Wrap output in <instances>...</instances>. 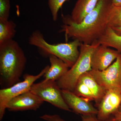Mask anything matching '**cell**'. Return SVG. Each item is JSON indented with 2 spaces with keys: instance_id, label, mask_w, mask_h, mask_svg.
I'll return each mask as SVG.
<instances>
[{
  "instance_id": "2e32d148",
  "label": "cell",
  "mask_w": 121,
  "mask_h": 121,
  "mask_svg": "<svg viewBox=\"0 0 121 121\" xmlns=\"http://www.w3.org/2000/svg\"><path fill=\"white\" fill-rule=\"evenodd\" d=\"M16 25L12 20L0 21V44L13 39L16 33Z\"/></svg>"
},
{
  "instance_id": "7402d4cb",
  "label": "cell",
  "mask_w": 121,
  "mask_h": 121,
  "mask_svg": "<svg viewBox=\"0 0 121 121\" xmlns=\"http://www.w3.org/2000/svg\"><path fill=\"white\" fill-rule=\"evenodd\" d=\"M95 115H82V121H99Z\"/></svg>"
},
{
  "instance_id": "8992f818",
  "label": "cell",
  "mask_w": 121,
  "mask_h": 121,
  "mask_svg": "<svg viewBox=\"0 0 121 121\" xmlns=\"http://www.w3.org/2000/svg\"><path fill=\"white\" fill-rule=\"evenodd\" d=\"M30 91L44 102H47L62 110L71 111L63 97L62 90L55 81L43 80L34 83Z\"/></svg>"
},
{
  "instance_id": "d6986e66",
  "label": "cell",
  "mask_w": 121,
  "mask_h": 121,
  "mask_svg": "<svg viewBox=\"0 0 121 121\" xmlns=\"http://www.w3.org/2000/svg\"><path fill=\"white\" fill-rule=\"evenodd\" d=\"M69 0H48V5L52 20L56 21L58 19L60 9L66 1Z\"/></svg>"
},
{
  "instance_id": "9c48e42d",
  "label": "cell",
  "mask_w": 121,
  "mask_h": 121,
  "mask_svg": "<svg viewBox=\"0 0 121 121\" xmlns=\"http://www.w3.org/2000/svg\"><path fill=\"white\" fill-rule=\"evenodd\" d=\"M62 93L66 103L75 113L82 115L97 114L98 109L90 101L78 96L73 91L62 90Z\"/></svg>"
},
{
  "instance_id": "7c38bea8",
  "label": "cell",
  "mask_w": 121,
  "mask_h": 121,
  "mask_svg": "<svg viewBox=\"0 0 121 121\" xmlns=\"http://www.w3.org/2000/svg\"><path fill=\"white\" fill-rule=\"evenodd\" d=\"M49 57L50 66L43 75L45 80L56 82L62 78L69 70V67L62 60L54 56Z\"/></svg>"
},
{
  "instance_id": "6da1fadb",
  "label": "cell",
  "mask_w": 121,
  "mask_h": 121,
  "mask_svg": "<svg viewBox=\"0 0 121 121\" xmlns=\"http://www.w3.org/2000/svg\"><path fill=\"white\" fill-rule=\"evenodd\" d=\"M111 0H99L95 8L86 16L82 22L77 24L69 16H63L64 24L60 32L66 39L78 40L82 43L92 44L97 41L108 27V19Z\"/></svg>"
},
{
  "instance_id": "4316f807",
  "label": "cell",
  "mask_w": 121,
  "mask_h": 121,
  "mask_svg": "<svg viewBox=\"0 0 121 121\" xmlns=\"http://www.w3.org/2000/svg\"><path fill=\"white\" fill-rule=\"evenodd\" d=\"M117 111H119V112H121V104L120 105V106H119Z\"/></svg>"
},
{
  "instance_id": "ba28073f",
  "label": "cell",
  "mask_w": 121,
  "mask_h": 121,
  "mask_svg": "<svg viewBox=\"0 0 121 121\" xmlns=\"http://www.w3.org/2000/svg\"><path fill=\"white\" fill-rule=\"evenodd\" d=\"M121 104V91L109 90L98 105L97 117L99 121H104L110 117L118 109Z\"/></svg>"
},
{
  "instance_id": "30bf717a",
  "label": "cell",
  "mask_w": 121,
  "mask_h": 121,
  "mask_svg": "<svg viewBox=\"0 0 121 121\" xmlns=\"http://www.w3.org/2000/svg\"><path fill=\"white\" fill-rule=\"evenodd\" d=\"M44 101L30 91L13 98L9 102L7 109L9 111L36 110Z\"/></svg>"
},
{
  "instance_id": "ffe728a7",
  "label": "cell",
  "mask_w": 121,
  "mask_h": 121,
  "mask_svg": "<svg viewBox=\"0 0 121 121\" xmlns=\"http://www.w3.org/2000/svg\"><path fill=\"white\" fill-rule=\"evenodd\" d=\"M10 9L9 0H0V21L9 20Z\"/></svg>"
},
{
  "instance_id": "7a4b0ae2",
  "label": "cell",
  "mask_w": 121,
  "mask_h": 121,
  "mask_svg": "<svg viewBox=\"0 0 121 121\" xmlns=\"http://www.w3.org/2000/svg\"><path fill=\"white\" fill-rule=\"evenodd\" d=\"M27 58L23 51L13 39L0 44V84L4 88L19 82Z\"/></svg>"
},
{
  "instance_id": "d4e9b609",
  "label": "cell",
  "mask_w": 121,
  "mask_h": 121,
  "mask_svg": "<svg viewBox=\"0 0 121 121\" xmlns=\"http://www.w3.org/2000/svg\"><path fill=\"white\" fill-rule=\"evenodd\" d=\"M118 34L121 35V27H117L112 28Z\"/></svg>"
},
{
  "instance_id": "f1b7e54d",
  "label": "cell",
  "mask_w": 121,
  "mask_h": 121,
  "mask_svg": "<svg viewBox=\"0 0 121 121\" xmlns=\"http://www.w3.org/2000/svg\"></svg>"
},
{
  "instance_id": "5b68a950",
  "label": "cell",
  "mask_w": 121,
  "mask_h": 121,
  "mask_svg": "<svg viewBox=\"0 0 121 121\" xmlns=\"http://www.w3.org/2000/svg\"><path fill=\"white\" fill-rule=\"evenodd\" d=\"M47 66L36 75L26 74L24 76V80L13 86L0 90V120H2L9 101L13 98L30 91L33 84L42 76H43L49 69Z\"/></svg>"
},
{
  "instance_id": "484cf974",
  "label": "cell",
  "mask_w": 121,
  "mask_h": 121,
  "mask_svg": "<svg viewBox=\"0 0 121 121\" xmlns=\"http://www.w3.org/2000/svg\"><path fill=\"white\" fill-rule=\"evenodd\" d=\"M113 121L111 119V117L110 118H108V119H106V120H104V121Z\"/></svg>"
},
{
  "instance_id": "44dd1931",
  "label": "cell",
  "mask_w": 121,
  "mask_h": 121,
  "mask_svg": "<svg viewBox=\"0 0 121 121\" xmlns=\"http://www.w3.org/2000/svg\"><path fill=\"white\" fill-rule=\"evenodd\" d=\"M40 118L46 121H66L57 114H44L41 116Z\"/></svg>"
},
{
  "instance_id": "52a82bcc",
  "label": "cell",
  "mask_w": 121,
  "mask_h": 121,
  "mask_svg": "<svg viewBox=\"0 0 121 121\" xmlns=\"http://www.w3.org/2000/svg\"><path fill=\"white\" fill-rule=\"evenodd\" d=\"M89 72L106 91H121V54L105 70L99 71L92 69Z\"/></svg>"
},
{
  "instance_id": "3957f363",
  "label": "cell",
  "mask_w": 121,
  "mask_h": 121,
  "mask_svg": "<svg viewBox=\"0 0 121 121\" xmlns=\"http://www.w3.org/2000/svg\"><path fill=\"white\" fill-rule=\"evenodd\" d=\"M29 43L37 47L45 55L54 56L62 60L71 68L77 60L80 51L79 48L82 43L78 40L69 43L51 44L46 41L42 32L39 30L34 31L29 36Z\"/></svg>"
},
{
  "instance_id": "4fadbf2b",
  "label": "cell",
  "mask_w": 121,
  "mask_h": 121,
  "mask_svg": "<svg viewBox=\"0 0 121 121\" xmlns=\"http://www.w3.org/2000/svg\"><path fill=\"white\" fill-rule=\"evenodd\" d=\"M99 0H78L69 16L72 21L79 24L95 8Z\"/></svg>"
},
{
  "instance_id": "cb8c5ba5",
  "label": "cell",
  "mask_w": 121,
  "mask_h": 121,
  "mask_svg": "<svg viewBox=\"0 0 121 121\" xmlns=\"http://www.w3.org/2000/svg\"><path fill=\"white\" fill-rule=\"evenodd\" d=\"M112 5L114 7L121 6V0H111Z\"/></svg>"
},
{
  "instance_id": "9a60e30c",
  "label": "cell",
  "mask_w": 121,
  "mask_h": 121,
  "mask_svg": "<svg viewBox=\"0 0 121 121\" xmlns=\"http://www.w3.org/2000/svg\"><path fill=\"white\" fill-rule=\"evenodd\" d=\"M97 42L100 44L114 48L121 53V35L118 34L110 27L107 28Z\"/></svg>"
},
{
  "instance_id": "ac0fdd59",
  "label": "cell",
  "mask_w": 121,
  "mask_h": 121,
  "mask_svg": "<svg viewBox=\"0 0 121 121\" xmlns=\"http://www.w3.org/2000/svg\"><path fill=\"white\" fill-rule=\"evenodd\" d=\"M108 27L112 28L121 27V6H112L109 15Z\"/></svg>"
},
{
  "instance_id": "83f0119b",
  "label": "cell",
  "mask_w": 121,
  "mask_h": 121,
  "mask_svg": "<svg viewBox=\"0 0 121 121\" xmlns=\"http://www.w3.org/2000/svg\"></svg>"
},
{
  "instance_id": "5bb4252c",
  "label": "cell",
  "mask_w": 121,
  "mask_h": 121,
  "mask_svg": "<svg viewBox=\"0 0 121 121\" xmlns=\"http://www.w3.org/2000/svg\"><path fill=\"white\" fill-rule=\"evenodd\" d=\"M78 80L82 81L88 87L94 97L95 101L98 105L104 97L106 91L97 82L89 72L83 74Z\"/></svg>"
},
{
  "instance_id": "277c9868",
  "label": "cell",
  "mask_w": 121,
  "mask_h": 121,
  "mask_svg": "<svg viewBox=\"0 0 121 121\" xmlns=\"http://www.w3.org/2000/svg\"><path fill=\"white\" fill-rule=\"evenodd\" d=\"M99 45L97 41L91 44L82 43L80 54L76 62L63 76L56 81L61 90L73 91L80 77L92 70L91 58L95 50Z\"/></svg>"
},
{
  "instance_id": "e0dca14e",
  "label": "cell",
  "mask_w": 121,
  "mask_h": 121,
  "mask_svg": "<svg viewBox=\"0 0 121 121\" xmlns=\"http://www.w3.org/2000/svg\"><path fill=\"white\" fill-rule=\"evenodd\" d=\"M73 92L78 96L90 101H95L94 97L88 87L80 80H78Z\"/></svg>"
},
{
  "instance_id": "8fae6325",
  "label": "cell",
  "mask_w": 121,
  "mask_h": 121,
  "mask_svg": "<svg viewBox=\"0 0 121 121\" xmlns=\"http://www.w3.org/2000/svg\"><path fill=\"white\" fill-rule=\"evenodd\" d=\"M121 53L105 45L100 44L93 52L91 60L92 69L102 71L109 67Z\"/></svg>"
},
{
  "instance_id": "603a6c76",
  "label": "cell",
  "mask_w": 121,
  "mask_h": 121,
  "mask_svg": "<svg viewBox=\"0 0 121 121\" xmlns=\"http://www.w3.org/2000/svg\"><path fill=\"white\" fill-rule=\"evenodd\" d=\"M112 117H111L113 121H121V112L117 111L113 115Z\"/></svg>"
}]
</instances>
